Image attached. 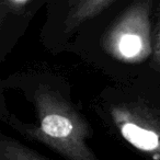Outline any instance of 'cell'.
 <instances>
[{
    "label": "cell",
    "instance_id": "cell-1",
    "mask_svg": "<svg viewBox=\"0 0 160 160\" xmlns=\"http://www.w3.org/2000/svg\"><path fill=\"white\" fill-rule=\"evenodd\" d=\"M38 126L27 127L25 134L40 140L68 160H98L88 147L90 126L73 108L49 88H40L34 96Z\"/></svg>",
    "mask_w": 160,
    "mask_h": 160
},
{
    "label": "cell",
    "instance_id": "cell-2",
    "mask_svg": "<svg viewBox=\"0 0 160 160\" xmlns=\"http://www.w3.org/2000/svg\"><path fill=\"white\" fill-rule=\"evenodd\" d=\"M152 0H136L103 36V48L124 62H144L153 51L150 12Z\"/></svg>",
    "mask_w": 160,
    "mask_h": 160
},
{
    "label": "cell",
    "instance_id": "cell-3",
    "mask_svg": "<svg viewBox=\"0 0 160 160\" xmlns=\"http://www.w3.org/2000/svg\"><path fill=\"white\" fill-rule=\"evenodd\" d=\"M111 118L122 137L136 149L160 159V114L142 104L112 108Z\"/></svg>",
    "mask_w": 160,
    "mask_h": 160
},
{
    "label": "cell",
    "instance_id": "cell-4",
    "mask_svg": "<svg viewBox=\"0 0 160 160\" xmlns=\"http://www.w3.org/2000/svg\"><path fill=\"white\" fill-rule=\"evenodd\" d=\"M114 0H75L65 20L66 31H72L111 5Z\"/></svg>",
    "mask_w": 160,
    "mask_h": 160
},
{
    "label": "cell",
    "instance_id": "cell-5",
    "mask_svg": "<svg viewBox=\"0 0 160 160\" xmlns=\"http://www.w3.org/2000/svg\"><path fill=\"white\" fill-rule=\"evenodd\" d=\"M0 160H46V158L38 156L11 137L2 135L0 139Z\"/></svg>",
    "mask_w": 160,
    "mask_h": 160
},
{
    "label": "cell",
    "instance_id": "cell-6",
    "mask_svg": "<svg viewBox=\"0 0 160 160\" xmlns=\"http://www.w3.org/2000/svg\"><path fill=\"white\" fill-rule=\"evenodd\" d=\"M153 41V62L160 65V7H159V18L157 21V25H156L155 33L152 35Z\"/></svg>",
    "mask_w": 160,
    "mask_h": 160
},
{
    "label": "cell",
    "instance_id": "cell-7",
    "mask_svg": "<svg viewBox=\"0 0 160 160\" xmlns=\"http://www.w3.org/2000/svg\"><path fill=\"white\" fill-rule=\"evenodd\" d=\"M29 0H9V2L13 6H21V5H24L27 3Z\"/></svg>",
    "mask_w": 160,
    "mask_h": 160
}]
</instances>
